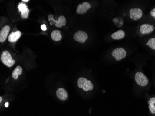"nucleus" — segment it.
I'll list each match as a JSON object with an SVG mask.
<instances>
[{"instance_id": "obj_20", "label": "nucleus", "mask_w": 155, "mask_h": 116, "mask_svg": "<svg viewBox=\"0 0 155 116\" xmlns=\"http://www.w3.org/2000/svg\"><path fill=\"white\" fill-rule=\"evenodd\" d=\"M150 15L152 17H154V19H155V8H154L151 10V12H150Z\"/></svg>"}, {"instance_id": "obj_22", "label": "nucleus", "mask_w": 155, "mask_h": 116, "mask_svg": "<svg viewBox=\"0 0 155 116\" xmlns=\"http://www.w3.org/2000/svg\"><path fill=\"white\" fill-rule=\"evenodd\" d=\"M8 104H8V102H7L5 103V106L6 107H8Z\"/></svg>"}, {"instance_id": "obj_13", "label": "nucleus", "mask_w": 155, "mask_h": 116, "mask_svg": "<svg viewBox=\"0 0 155 116\" xmlns=\"http://www.w3.org/2000/svg\"><path fill=\"white\" fill-rule=\"evenodd\" d=\"M125 33L122 30H119L111 35V38L114 40H121L125 37Z\"/></svg>"}, {"instance_id": "obj_5", "label": "nucleus", "mask_w": 155, "mask_h": 116, "mask_svg": "<svg viewBox=\"0 0 155 116\" xmlns=\"http://www.w3.org/2000/svg\"><path fill=\"white\" fill-rule=\"evenodd\" d=\"M130 17L134 21H137L142 17L143 11L140 8H131L129 11Z\"/></svg>"}, {"instance_id": "obj_16", "label": "nucleus", "mask_w": 155, "mask_h": 116, "mask_svg": "<svg viewBox=\"0 0 155 116\" xmlns=\"http://www.w3.org/2000/svg\"><path fill=\"white\" fill-rule=\"evenodd\" d=\"M22 69L20 66H17L12 73V77L15 79H17L18 78V76L21 75L22 73Z\"/></svg>"}, {"instance_id": "obj_7", "label": "nucleus", "mask_w": 155, "mask_h": 116, "mask_svg": "<svg viewBox=\"0 0 155 116\" xmlns=\"http://www.w3.org/2000/svg\"><path fill=\"white\" fill-rule=\"evenodd\" d=\"M53 17H54V16H53V15L50 14L48 16V18L49 21H53V22H56V27H58V28H61L62 26L66 25V19L65 16H63V15L60 16L58 21H55V20H54L53 19Z\"/></svg>"}, {"instance_id": "obj_2", "label": "nucleus", "mask_w": 155, "mask_h": 116, "mask_svg": "<svg viewBox=\"0 0 155 116\" xmlns=\"http://www.w3.org/2000/svg\"><path fill=\"white\" fill-rule=\"evenodd\" d=\"M2 61L8 67H11L15 63V61L12 59V56L8 51H4L1 56Z\"/></svg>"}, {"instance_id": "obj_4", "label": "nucleus", "mask_w": 155, "mask_h": 116, "mask_svg": "<svg viewBox=\"0 0 155 116\" xmlns=\"http://www.w3.org/2000/svg\"><path fill=\"white\" fill-rule=\"evenodd\" d=\"M135 79L137 83L140 86H146L149 83L148 78L141 72H137L135 76Z\"/></svg>"}, {"instance_id": "obj_10", "label": "nucleus", "mask_w": 155, "mask_h": 116, "mask_svg": "<svg viewBox=\"0 0 155 116\" xmlns=\"http://www.w3.org/2000/svg\"><path fill=\"white\" fill-rule=\"evenodd\" d=\"M10 30V27L8 26H5L2 28L0 32V42H3L6 41L7 36Z\"/></svg>"}, {"instance_id": "obj_12", "label": "nucleus", "mask_w": 155, "mask_h": 116, "mask_svg": "<svg viewBox=\"0 0 155 116\" xmlns=\"http://www.w3.org/2000/svg\"><path fill=\"white\" fill-rule=\"evenodd\" d=\"M56 95L59 99L61 100H66L68 97L67 91L62 88H60L57 90L56 91Z\"/></svg>"}, {"instance_id": "obj_14", "label": "nucleus", "mask_w": 155, "mask_h": 116, "mask_svg": "<svg viewBox=\"0 0 155 116\" xmlns=\"http://www.w3.org/2000/svg\"><path fill=\"white\" fill-rule=\"evenodd\" d=\"M51 39L54 41H59L62 39L61 32L59 30H54L51 34Z\"/></svg>"}, {"instance_id": "obj_3", "label": "nucleus", "mask_w": 155, "mask_h": 116, "mask_svg": "<svg viewBox=\"0 0 155 116\" xmlns=\"http://www.w3.org/2000/svg\"><path fill=\"white\" fill-rule=\"evenodd\" d=\"M111 55L117 61H119L126 57L127 54L126 51L123 48H118L114 50Z\"/></svg>"}, {"instance_id": "obj_19", "label": "nucleus", "mask_w": 155, "mask_h": 116, "mask_svg": "<svg viewBox=\"0 0 155 116\" xmlns=\"http://www.w3.org/2000/svg\"><path fill=\"white\" fill-rule=\"evenodd\" d=\"M29 9H27V10L25 11H23V12H21V17L22 19H27L28 18V15H29Z\"/></svg>"}, {"instance_id": "obj_23", "label": "nucleus", "mask_w": 155, "mask_h": 116, "mask_svg": "<svg viewBox=\"0 0 155 116\" xmlns=\"http://www.w3.org/2000/svg\"><path fill=\"white\" fill-rule=\"evenodd\" d=\"M22 2H29L28 0H22Z\"/></svg>"}, {"instance_id": "obj_8", "label": "nucleus", "mask_w": 155, "mask_h": 116, "mask_svg": "<svg viewBox=\"0 0 155 116\" xmlns=\"http://www.w3.org/2000/svg\"><path fill=\"white\" fill-rule=\"evenodd\" d=\"M91 5L88 2H84L82 4H80L78 6L76 12L78 14L83 15L87 13V10L89 9Z\"/></svg>"}, {"instance_id": "obj_24", "label": "nucleus", "mask_w": 155, "mask_h": 116, "mask_svg": "<svg viewBox=\"0 0 155 116\" xmlns=\"http://www.w3.org/2000/svg\"><path fill=\"white\" fill-rule=\"evenodd\" d=\"M2 98L1 97H0V102H1V103L2 102Z\"/></svg>"}, {"instance_id": "obj_9", "label": "nucleus", "mask_w": 155, "mask_h": 116, "mask_svg": "<svg viewBox=\"0 0 155 116\" xmlns=\"http://www.w3.org/2000/svg\"><path fill=\"white\" fill-rule=\"evenodd\" d=\"M154 26L149 24H143L140 27V32L142 34H148L153 32Z\"/></svg>"}, {"instance_id": "obj_11", "label": "nucleus", "mask_w": 155, "mask_h": 116, "mask_svg": "<svg viewBox=\"0 0 155 116\" xmlns=\"http://www.w3.org/2000/svg\"><path fill=\"white\" fill-rule=\"evenodd\" d=\"M21 36V33L19 30L15 32H12L8 37V40L10 42H15Z\"/></svg>"}, {"instance_id": "obj_15", "label": "nucleus", "mask_w": 155, "mask_h": 116, "mask_svg": "<svg viewBox=\"0 0 155 116\" xmlns=\"http://www.w3.org/2000/svg\"><path fill=\"white\" fill-rule=\"evenodd\" d=\"M149 108L150 111L152 114H155V98L153 97L150 98L148 101Z\"/></svg>"}, {"instance_id": "obj_18", "label": "nucleus", "mask_w": 155, "mask_h": 116, "mask_svg": "<svg viewBox=\"0 0 155 116\" xmlns=\"http://www.w3.org/2000/svg\"><path fill=\"white\" fill-rule=\"evenodd\" d=\"M28 8V7L26 6V5L23 4V3H19V5H18V9H19V11H21V12L25 11Z\"/></svg>"}, {"instance_id": "obj_17", "label": "nucleus", "mask_w": 155, "mask_h": 116, "mask_svg": "<svg viewBox=\"0 0 155 116\" xmlns=\"http://www.w3.org/2000/svg\"><path fill=\"white\" fill-rule=\"evenodd\" d=\"M146 45L149 46L152 49L155 50V38L150 39L148 43H146Z\"/></svg>"}, {"instance_id": "obj_1", "label": "nucleus", "mask_w": 155, "mask_h": 116, "mask_svg": "<svg viewBox=\"0 0 155 116\" xmlns=\"http://www.w3.org/2000/svg\"><path fill=\"white\" fill-rule=\"evenodd\" d=\"M78 85L79 88L86 91L92 90L94 88V85L91 82L83 77L80 78L78 79Z\"/></svg>"}, {"instance_id": "obj_6", "label": "nucleus", "mask_w": 155, "mask_h": 116, "mask_svg": "<svg viewBox=\"0 0 155 116\" xmlns=\"http://www.w3.org/2000/svg\"><path fill=\"white\" fill-rule=\"evenodd\" d=\"M88 39V35L86 32L83 31H78L74 36V39L76 41L81 43H84Z\"/></svg>"}, {"instance_id": "obj_21", "label": "nucleus", "mask_w": 155, "mask_h": 116, "mask_svg": "<svg viewBox=\"0 0 155 116\" xmlns=\"http://www.w3.org/2000/svg\"><path fill=\"white\" fill-rule=\"evenodd\" d=\"M41 28L43 31H46L47 30V27H46V25H45V24L42 25L41 26Z\"/></svg>"}]
</instances>
